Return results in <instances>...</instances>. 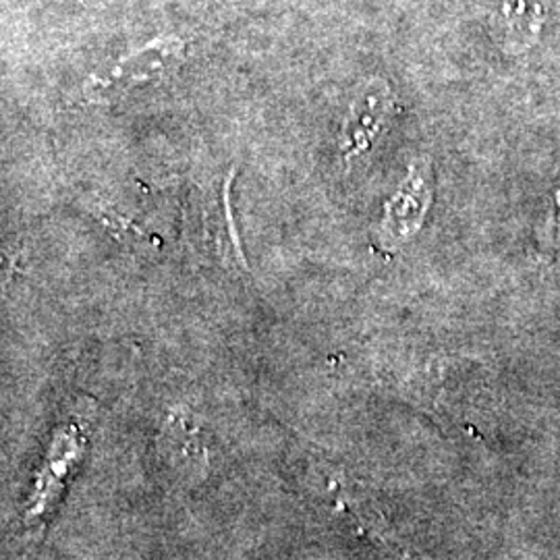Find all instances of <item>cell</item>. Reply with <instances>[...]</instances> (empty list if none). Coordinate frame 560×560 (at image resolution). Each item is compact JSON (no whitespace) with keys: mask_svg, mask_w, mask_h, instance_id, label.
Returning a JSON list of instances; mask_svg holds the SVG:
<instances>
[{"mask_svg":"<svg viewBox=\"0 0 560 560\" xmlns=\"http://www.w3.org/2000/svg\"><path fill=\"white\" fill-rule=\"evenodd\" d=\"M432 198L430 168L425 162L411 166L409 177L402 180L397 194L384 206L378 240L388 247L400 245L420 231Z\"/></svg>","mask_w":560,"mask_h":560,"instance_id":"2","label":"cell"},{"mask_svg":"<svg viewBox=\"0 0 560 560\" xmlns=\"http://www.w3.org/2000/svg\"><path fill=\"white\" fill-rule=\"evenodd\" d=\"M506 50L523 52L540 36L544 0H509L506 2Z\"/></svg>","mask_w":560,"mask_h":560,"instance_id":"4","label":"cell"},{"mask_svg":"<svg viewBox=\"0 0 560 560\" xmlns=\"http://www.w3.org/2000/svg\"><path fill=\"white\" fill-rule=\"evenodd\" d=\"M557 229H559V240H560V189H559V194H557Z\"/></svg>","mask_w":560,"mask_h":560,"instance_id":"6","label":"cell"},{"mask_svg":"<svg viewBox=\"0 0 560 560\" xmlns=\"http://www.w3.org/2000/svg\"><path fill=\"white\" fill-rule=\"evenodd\" d=\"M183 60L179 38H156L143 48L106 65L83 83V96L92 104H113L129 90L168 78Z\"/></svg>","mask_w":560,"mask_h":560,"instance_id":"1","label":"cell"},{"mask_svg":"<svg viewBox=\"0 0 560 560\" xmlns=\"http://www.w3.org/2000/svg\"><path fill=\"white\" fill-rule=\"evenodd\" d=\"M233 175H229L226 183L222 185L221 194L217 198V217L210 219V224L206 222V229H210V240L217 243L219 252L224 254V260L237 261L245 266L243 252H241L240 237L235 233V224L231 219V206H229V183Z\"/></svg>","mask_w":560,"mask_h":560,"instance_id":"5","label":"cell"},{"mask_svg":"<svg viewBox=\"0 0 560 560\" xmlns=\"http://www.w3.org/2000/svg\"><path fill=\"white\" fill-rule=\"evenodd\" d=\"M393 110V94L381 80L370 81L351 102V108L340 129V154L347 162L358 159L372 148V141L381 133L384 120Z\"/></svg>","mask_w":560,"mask_h":560,"instance_id":"3","label":"cell"}]
</instances>
